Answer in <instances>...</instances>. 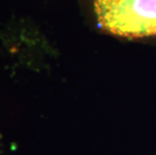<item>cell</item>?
Masks as SVG:
<instances>
[{
    "mask_svg": "<svg viewBox=\"0 0 156 155\" xmlns=\"http://www.w3.org/2000/svg\"><path fill=\"white\" fill-rule=\"evenodd\" d=\"M95 12L105 30L125 37L156 34V0H95Z\"/></svg>",
    "mask_w": 156,
    "mask_h": 155,
    "instance_id": "1",
    "label": "cell"
}]
</instances>
